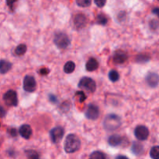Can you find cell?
Wrapping results in <instances>:
<instances>
[{"mask_svg":"<svg viewBox=\"0 0 159 159\" xmlns=\"http://www.w3.org/2000/svg\"><path fill=\"white\" fill-rule=\"evenodd\" d=\"M81 147V140L75 134H68L64 143V148L66 153H74Z\"/></svg>","mask_w":159,"mask_h":159,"instance_id":"obj_1","label":"cell"},{"mask_svg":"<svg viewBox=\"0 0 159 159\" xmlns=\"http://www.w3.org/2000/svg\"><path fill=\"white\" fill-rule=\"evenodd\" d=\"M121 118L116 114H109L103 120V127L108 131H113L121 126Z\"/></svg>","mask_w":159,"mask_h":159,"instance_id":"obj_2","label":"cell"},{"mask_svg":"<svg viewBox=\"0 0 159 159\" xmlns=\"http://www.w3.org/2000/svg\"><path fill=\"white\" fill-rule=\"evenodd\" d=\"M54 43L55 44V45L58 48L65 49V48H67L71 45V40H70L69 37L66 34L58 32L54 35Z\"/></svg>","mask_w":159,"mask_h":159,"instance_id":"obj_3","label":"cell"},{"mask_svg":"<svg viewBox=\"0 0 159 159\" xmlns=\"http://www.w3.org/2000/svg\"><path fill=\"white\" fill-rule=\"evenodd\" d=\"M78 87L79 88L82 89V90H85L88 92L93 93V92H95V90L96 89V84L94 80H93L92 78L85 76V77H82L80 80V81L79 82V84H78Z\"/></svg>","mask_w":159,"mask_h":159,"instance_id":"obj_4","label":"cell"},{"mask_svg":"<svg viewBox=\"0 0 159 159\" xmlns=\"http://www.w3.org/2000/svg\"><path fill=\"white\" fill-rule=\"evenodd\" d=\"M3 100H4L6 104H7L8 106L16 107V106L18 105L17 94L13 90H9L7 92H6L3 95Z\"/></svg>","mask_w":159,"mask_h":159,"instance_id":"obj_5","label":"cell"},{"mask_svg":"<svg viewBox=\"0 0 159 159\" xmlns=\"http://www.w3.org/2000/svg\"><path fill=\"white\" fill-rule=\"evenodd\" d=\"M65 135V129L61 126H56L50 131V137L51 141L54 143H57L61 140Z\"/></svg>","mask_w":159,"mask_h":159,"instance_id":"obj_6","label":"cell"},{"mask_svg":"<svg viewBox=\"0 0 159 159\" xmlns=\"http://www.w3.org/2000/svg\"><path fill=\"white\" fill-rule=\"evenodd\" d=\"M23 89L27 92H34L37 89L35 78L31 75H26L23 80Z\"/></svg>","mask_w":159,"mask_h":159,"instance_id":"obj_7","label":"cell"},{"mask_svg":"<svg viewBox=\"0 0 159 159\" xmlns=\"http://www.w3.org/2000/svg\"><path fill=\"white\" fill-rule=\"evenodd\" d=\"M85 116L88 119L96 120L99 116V107L95 104H89L87 110L85 111Z\"/></svg>","mask_w":159,"mask_h":159,"instance_id":"obj_8","label":"cell"},{"mask_svg":"<svg viewBox=\"0 0 159 159\" xmlns=\"http://www.w3.org/2000/svg\"><path fill=\"white\" fill-rule=\"evenodd\" d=\"M134 135L139 140H146L148 138L149 130L146 126H138L134 129Z\"/></svg>","mask_w":159,"mask_h":159,"instance_id":"obj_9","label":"cell"},{"mask_svg":"<svg viewBox=\"0 0 159 159\" xmlns=\"http://www.w3.org/2000/svg\"><path fill=\"white\" fill-rule=\"evenodd\" d=\"M87 18L84 14L79 13L75 17L74 25L77 29H82L86 25Z\"/></svg>","mask_w":159,"mask_h":159,"instance_id":"obj_10","label":"cell"},{"mask_svg":"<svg viewBox=\"0 0 159 159\" xmlns=\"http://www.w3.org/2000/svg\"><path fill=\"white\" fill-rule=\"evenodd\" d=\"M146 83L151 87H157L158 85V75L155 73H149L145 77Z\"/></svg>","mask_w":159,"mask_h":159,"instance_id":"obj_11","label":"cell"},{"mask_svg":"<svg viewBox=\"0 0 159 159\" xmlns=\"http://www.w3.org/2000/svg\"><path fill=\"white\" fill-rule=\"evenodd\" d=\"M128 59L127 53L124 52V51H116L113 55V62L116 64H123L126 62Z\"/></svg>","mask_w":159,"mask_h":159,"instance_id":"obj_12","label":"cell"},{"mask_svg":"<svg viewBox=\"0 0 159 159\" xmlns=\"http://www.w3.org/2000/svg\"><path fill=\"white\" fill-rule=\"evenodd\" d=\"M20 134L22 137H23L26 140L30 138L31 135H32V129H31L30 126L27 124H24L23 126H20Z\"/></svg>","mask_w":159,"mask_h":159,"instance_id":"obj_13","label":"cell"},{"mask_svg":"<svg viewBox=\"0 0 159 159\" xmlns=\"http://www.w3.org/2000/svg\"><path fill=\"white\" fill-rule=\"evenodd\" d=\"M124 142V138L121 136L115 134V135H112L109 137L108 139V143L112 147H117L121 145Z\"/></svg>","mask_w":159,"mask_h":159,"instance_id":"obj_14","label":"cell"},{"mask_svg":"<svg viewBox=\"0 0 159 159\" xmlns=\"http://www.w3.org/2000/svg\"><path fill=\"white\" fill-rule=\"evenodd\" d=\"M99 67V62L94 58H91L88 60V62H86V65H85V69H86L87 71L89 72H93L96 70Z\"/></svg>","mask_w":159,"mask_h":159,"instance_id":"obj_15","label":"cell"},{"mask_svg":"<svg viewBox=\"0 0 159 159\" xmlns=\"http://www.w3.org/2000/svg\"><path fill=\"white\" fill-rule=\"evenodd\" d=\"M131 151L133 152V154H135V155H141L144 152V147H143V145L141 143L135 141L132 144Z\"/></svg>","mask_w":159,"mask_h":159,"instance_id":"obj_16","label":"cell"},{"mask_svg":"<svg viewBox=\"0 0 159 159\" xmlns=\"http://www.w3.org/2000/svg\"><path fill=\"white\" fill-rule=\"evenodd\" d=\"M12 68V63L6 60H0V73L5 74Z\"/></svg>","mask_w":159,"mask_h":159,"instance_id":"obj_17","label":"cell"},{"mask_svg":"<svg viewBox=\"0 0 159 159\" xmlns=\"http://www.w3.org/2000/svg\"><path fill=\"white\" fill-rule=\"evenodd\" d=\"M75 64L72 61H68L64 65V72L68 74L73 73L75 71Z\"/></svg>","mask_w":159,"mask_h":159,"instance_id":"obj_18","label":"cell"},{"mask_svg":"<svg viewBox=\"0 0 159 159\" xmlns=\"http://www.w3.org/2000/svg\"><path fill=\"white\" fill-rule=\"evenodd\" d=\"M26 50H27V47L24 44H21V45H19L16 48H15V53L16 55L19 56L23 55L26 53Z\"/></svg>","mask_w":159,"mask_h":159,"instance_id":"obj_19","label":"cell"},{"mask_svg":"<svg viewBox=\"0 0 159 159\" xmlns=\"http://www.w3.org/2000/svg\"><path fill=\"white\" fill-rule=\"evenodd\" d=\"M25 153L28 159H40L39 154L34 150H26Z\"/></svg>","mask_w":159,"mask_h":159,"instance_id":"obj_20","label":"cell"},{"mask_svg":"<svg viewBox=\"0 0 159 159\" xmlns=\"http://www.w3.org/2000/svg\"><path fill=\"white\" fill-rule=\"evenodd\" d=\"M96 22H97L98 24L102 25V26H105L107 25V22H108V19H107V16L103 13H99L97 16V18H96Z\"/></svg>","mask_w":159,"mask_h":159,"instance_id":"obj_21","label":"cell"},{"mask_svg":"<svg viewBox=\"0 0 159 159\" xmlns=\"http://www.w3.org/2000/svg\"><path fill=\"white\" fill-rule=\"evenodd\" d=\"M89 159H106V155L101 151H96L90 154Z\"/></svg>","mask_w":159,"mask_h":159,"instance_id":"obj_22","label":"cell"},{"mask_svg":"<svg viewBox=\"0 0 159 159\" xmlns=\"http://www.w3.org/2000/svg\"><path fill=\"white\" fill-rule=\"evenodd\" d=\"M108 76H109V79H110V81H112V82H116V81L119 80L120 79L119 73H117V71L113 70H111V71H110V73H109L108 74Z\"/></svg>","mask_w":159,"mask_h":159,"instance_id":"obj_23","label":"cell"},{"mask_svg":"<svg viewBox=\"0 0 159 159\" xmlns=\"http://www.w3.org/2000/svg\"><path fill=\"white\" fill-rule=\"evenodd\" d=\"M150 156L152 159H159V147L155 146L151 149Z\"/></svg>","mask_w":159,"mask_h":159,"instance_id":"obj_24","label":"cell"},{"mask_svg":"<svg viewBox=\"0 0 159 159\" xmlns=\"http://www.w3.org/2000/svg\"><path fill=\"white\" fill-rule=\"evenodd\" d=\"M92 0H76V3L81 7H88L91 5Z\"/></svg>","mask_w":159,"mask_h":159,"instance_id":"obj_25","label":"cell"},{"mask_svg":"<svg viewBox=\"0 0 159 159\" xmlns=\"http://www.w3.org/2000/svg\"><path fill=\"white\" fill-rule=\"evenodd\" d=\"M70 108H71V103L69 101H65L61 104V112H67L69 111Z\"/></svg>","mask_w":159,"mask_h":159,"instance_id":"obj_26","label":"cell"},{"mask_svg":"<svg viewBox=\"0 0 159 159\" xmlns=\"http://www.w3.org/2000/svg\"><path fill=\"white\" fill-rule=\"evenodd\" d=\"M150 59V57L147 55H139L137 58V62H141V63H143V62H148V60Z\"/></svg>","mask_w":159,"mask_h":159,"instance_id":"obj_27","label":"cell"},{"mask_svg":"<svg viewBox=\"0 0 159 159\" xmlns=\"http://www.w3.org/2000/svg\"><path fill=\"white\" fill-rule=\"evenodd\" d=\"M75 95L76 96H79V101H80L81 103L85 101V99H86V95L85 94V93H84L83 91H77L75 93Z\"/></svg>","mask_w":159,"mask_h":159,"instance_id":"obj_28","label":"cell"},{"mask_svg":"<svg viewBox=\"0 0 159 159\" xmlns=\"http://www.w3.org/2000/svg\"><path fill=\"white\" fill-rule=\"evenodd\" d=\"M18 0H6V4L9 6L11 11H13L14 9V4H15Z\"/></svg>","mask_w":159,"mask_h":159,"instance_id":"obj_29","label":"cell"},{"mask_svg":"<svg viewBox=\"0 0 159 159\" xmlns=\"http://www.w3.org/2000/svg\"><path fill=\"white\" fill-rule=\"evenodd\" d=\"M94 2L95 4L99 8L103 7L106 5V3H107V0H94Z\"/></svg>","mask_w":159,"mask_h":159,"instance_id":"obj_30","label":"cell"},{"mask_svg":"<svg viewBox=\"0 0 159 159\" xmlns=\"http://www.w3.org/2000/svg\"><path fill=\"white\" fill-rule=\"evenodd\" d=\"M48 98H49V101L51 102L54 103V104H57L58 103V100H57V98L54 94H50L48 95Z\"/></svg>","mask_w":159,"mask_h":159,"instance_id":"obj_31","label":"cell"},{"mask_svg":"<svg viewBox=\"0 0 159 159\" xmlns=\"http://www.w3.org/2000/svg\"><path fill=\"white\" fill-rule=\"evenodd\" d=\"M150 26L152 29L153 30H157L158 27V22L157 20H152L150 22Z\"/></svg>","mask_w":159,"mask_h":159,"instance_id":"obj_32","label":"cell"},{"mask_svg":"<svg viewBox=\"0 0 159 159\" xmlns=\"http://www.w3.org/2000/svg\"><path fill=\"white\" fill-rule=\"evenodd\" d=\"M8 132L10 134L11 137H16L17 136V132L16 129H8Z\"/></svg>","mask_w":159,"mask_h":159,"instance_id":"obj_33","label":"cell"},{"mask_svg":"<svg viewBox=\"0 0 159 159\" xmlns=\"http://www.w3.org/2000/svg\"><path fill=\"white\" fill-rule=\"evenodd\" d=\"M49 72H50V70H48V69L42 68V69H40V71H39V73H40V75H43V76H44V75H48Z\"/></svg>","mask_w":159,"mask_h":159,"instance_id":"obj_34","label":"cell"},{"mask_svg":"<svg viewBox=\"0 0 159 159\" xmlns=\"http://www.w3.org/2000/svg\"><path fill=\"white\" fill-rule=\"evenodd\" d=\"M5 115H6V112H5V110L3 109V108L0 106V116L4 117Z\"/></svg>","mask_w":159,"mask_h":159,"instance_id":"obj_35","label":"cell"},{"mask_svg":"<svg viewBox=\"0 0 159 159\" xmlns=\"http://www.w3.org/2000/svg\"><path fill=\"white\" fill-rule=\"evenodd\" d=\"M115 159H129L127 156H124V155H118L116 156V157Z\"/></svg>","mask_w":159,"mask_h":159,"instance_id":"obj_36","label":"cell"},{"mask_svg":"<svg viewBox=\"0 0 159 159\" xmlns=\"http://www.w3.org/2000/svg\"><path fill=\"white\" fill-rule=\"evenodd\" d=\"M152 12H153L154 14H155V15L158 16V12H159V9H158V7L155 8V9H154L153 10H152Z\"/></svg>","mask_w":159,"mask_h":159,"instance_id":"obj_37","label":"cell"}]
</instances>
